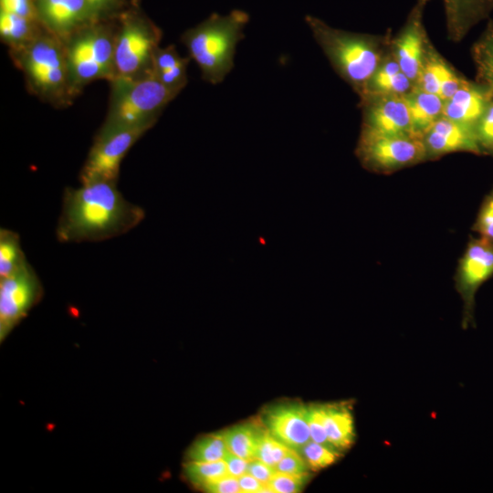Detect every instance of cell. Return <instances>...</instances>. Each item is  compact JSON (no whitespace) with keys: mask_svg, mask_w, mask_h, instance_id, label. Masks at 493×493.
Wrapping results in <instances>:
<instances>
[{"mask_svg":"<svg viewBox=\"0 0 493 493\" xmlns=\"http://www.w3.org/2000/svg\"><path fill=\"white\" fill-rule=\"evenodd\" d=\"M144 216L143 208L127 201L117 184L84 183L64 190L56 236L62 243L107 240L128 233Z\"/></svg>","mask_w":493,"mask_h":493,"instance_id":"cell-1","label":"cell"},{"mask_svg":"<svg viewBox=\"0 0 493 493\" xmlns=\"http://www.w3.org/2000/svg\"><path fill=\"white\" fill-rule=\"evenodd\" d=\"M305 21L334 71L360 97L390 50L392 35L356 33L332 27L306 16Z\"/></svg>","mask_w":493,"mask_h":493,"instance_id":"cell-2","label":"cell"},{"mask_svg":"<svg viewBox=\"0 0 493 493\" xmlns=\"http://www.w3.org/2000/svg\"><path fill=\"white\" fill-rule=\"evenodd\" d=\"M248 20V15L237 9L226 16L213 14L183 34L182 42L189 58L199 67L204 80L219 84L232 70L236 48L245 37Z\"/></svg>","mask_w":493,"mask_h":493,"instance_id":"cell-3","label":"cell"},{"mask_svg":"<svg viewBox=\"0 0 493 493\" xmlns=\"http://www.w3.org/2000/svg\"><path fill=\"white\" fill-rule=\"evenodd\" d=\"M25 77L27 90L54 107L69 106L73 95L63 41L44 31L25 48L10 52Z\"/></svg>","mask_w":493,"mask_h":493,"instance_id":"cell-4","label":"cell"},{"mask_svg":"<svg viewBox=\"0 0 493 493\" xmlns=\"http://www.w3.org/2000/svg\"><path fill=\"white\" fill-rule=\"evenodd\" d=\"M110 83L107 115L100 129H145L157 122L165 107L179 94L152 72L139 78L116 77Z\"/></svg>","mask_w":493,"mask_h":493,"instance_id":"cell-5","label":"cell"},{"mask_svg":"<svg viewBox=\"0 0 493 493\" xmlns=\"http://www.w3.org/2000/svg\"><path fill=\"white\" fill-rule=\"evenodd\" d=\"M116 28L103 21L91 22L63 41L73 95L91 82L115 76Z\"/></svg>","mask_w":493,"mask_h":493,"instance_id":"cell-6","label":"cell"},{"mask_svg":"<svg viewBox=\"0 0 493 493\" xmlns=\"http://www.w3.org/2000/svg\"><path fill=\"white\" fill-rule=\"evenodd\" d=\"M355 155L365 170L380 174L393 173L426 161L421 137L388 135L362 129Z\"/></svg>","mask_w":493,"mask_h":493,"instance_id":"cell-7","label":"cell"},{"mask_svg":"<svg viewBox=\"0 0 493 493\" xmlns=\"http://www.w3.org/2000/svg\"><path fill=\"white\" fill-rule=\"evenodd\" d=\"M162 39L161 30L149 20L127 15L116 28V77L139 78L152 72V56Z\"/></svg>","mask_w":493,"mask_h":493,"instance_id":"cell-8","label":"cell"},{"mask_svg":"<svg viewBox=\"0 0 493 493\" xmlns=\"http://www.w3.org/2000/svg\"><path fill=\"white\" fill-rule=\"evenodd\" d=\"M147 131L100 129L80 170V184L93 181L117 184L123 158Z\"/></svg>","mask_w":493,"mask_h":493,"instance_id":"cell-9","label":"cell"},{"mask_svg":"<svg viewBox=\"0 0 493 493\" xmlns=\"http://www.w3.org/2000/svg\"><path fill=\"white\" fill-rule=\"evenodd\" d=\"M43 295L42 283L29 263L0 278V341L37 305Z\"/></svg>","mask_w":493,"mask_h":493,"instance_id":"cell-10","label":"cell"},{"mask_svg":"<svg viewBox=\"0 0 493 493\" xmlns=\"http://www.w3.org/2000/svg\"><path fill=\"white\" fill-rule=\"evenodd\" d=\"M493 276V242L483 237L471 238L461 257L456 288L463 300L464 329L474 324L475 296L479 287Z\"/></svg>","mask_w":493,"mask_h":493,"instance_id":"cell-11","label":"cell"},{"mask_svg":"<svg viewBox=\"0 0 493 493\" xmlns=\"http://www.w3.org/2000/svg\"><path fill=\"white\" fill-rule=\"evenodd\" d=\"M429 0H415L404 24L392 37L391 52L402 71L415 85L427 43L430 41L424 24V15Z\"/></svg>","mask_w":493,"mask_h":493,"instance_id":"cell-12","label":"cell"},{"mask_svg":"<svg viewBox=\"0 0 493 493\" xmlns=\"http://www.w3.org/2000/svg\"><path fill=\"white\" fill-rule=\"evenodd\" d=\"M359 106L362 109V130L388 135L415 136L404 96H367L360 99Z\"/></svg>","mask_w":493,"mask_h":493,"instance_id":"cell-13","label":"cell"},{"mask_svg":"<svg viewBox=\"0 0 493 493\" xmlns=\"http://www.w3.org/2000/svg\"><path fill=\"white\" fill-rule=\"evenodd\" d=\"M260 422L275 438L296 451L310 440L308 405L303 403L270 405L262 412Z\"/></svg>","mask_w":493,"mask_h":493,"instance_id":"cell-14","label":"cell"},{"mask_svg":"<svg viewBox=\"0 0 493 493\" xmlns=\"http://www.w3.org/2000/svg\"><path fill=\"white\" fill-rule=\"evenodd\" d=\"M426 161L451 152H464L483 155L473 128L441 116L423 136Z\"/></svg>","mask_w":493,"mask_h":493,"instance_id":"cell-15","label":"cell"},{"mask_svg":"<svg viewBox=\"0 0 493 493\" xmlns=\"http://www.w3.org/2000/svg\"><path fill=\"white\" fill-rule=\"evenodd\" d=\"M44 27L62 41L93 22L85 0H35Z\"/></svg>","mask_w":493,"mask_h":493,"instance_id":"cell-16","label":"cell"},{"mask_svg":"<svg viewBox=\"0 0 493 493\" xmlns=\"http://www.w3.org/2000/svg\"><path fill=\"white\" fill-rule=\"evenodd\" d=\"M466 79L429 41L414 86L428 93L435 94L446 101L456 93Z\"/></svg>","mask_w":493,"mask_h":493,"instance_id":"cell-17","label":"cell"},{"mask_svg":"<svg viewBox=\"0 0 493 493\" xmlns=\"http://www.w3.org/2000/svg\"><path fill=\"white\" fill-rule=\"evenodd\" d=\"M446 35L458 43L493 12V0H442Z\"/></svg>","mask_w":493,"mask_h":493,"instance_id":"cell-18","label":"cell"},{"mask_svg":"<svg viewBox=\"0 0 493 493\" xmlns=\"http://www.w3.org/2000/svg\"><path fill=\"white\" fill-rule=\"evenodd\" d=\"M490 99L484 88L467 79L456 93L444 101L442 115L474 129Z\"/></svg>","mask_w":493,"mask_h":493,"instance_id":"cell-19","label":"cell"},{"mask_svg":"<svg viewBox=\"0 0 493 493\" xmlns=\"http://www.w3.org/2000/svg\"><path fill=\"white\" fill-rule=\"evenodd\" d=\"M414 87V84L402 71L390 49L368 81L363 93L359 98L362 99L372 95L405 96Z\"/></svg>","mask_w":493,"mask_h":493,"instance_id":"cell-20","label":"cell"},{"mask_svg":"<svg viewBox=\"0 0 493 493\" xmlns=\"http://www.w3.org/2000/svg\"><path fill=\"white\" fill-rule=\"evenodd\" d=\"M325 428L330 444L339 452L349 449L355 440L352 406L350 402L324 404Z\"/></svg>","mask_w":493,"mask_h":493,"instance_id":"cell-21","label":"cell"},{"mask_svg":"<svg viewBox=\"0 0 493 493\" xmlns=\"http://www.w3.org/2000/svg\"><path fill=\"white\" fill-rule=\"evenodd\" d=\"M190 58H183L173 45L155 48L152 73L167 88L180 93L187 84Z\"/></svg>","mask_w":493,"mask_h":493,"instance_id":"cell-22","label":"cell"},{"mask_svg":"<svg viewBox=\"0 0 493 493\" xmlns=\"http://www.w3.org/2000/svg\"><path fill=\"white\" fill-rule=\"evenodd\" d=\"M413 132L423 138L432 125L442 116L444 100L437 95L428 93L417 87L404 96Z\"/></svg>","mask_w":493,"mask_h":493,"instance_id":"cell-23","label":"cell"},{"mask_svg":"<svg viewBox=\"0 0 493 493\" xmlns=\"http://www.w3.org/2000/svg\"><path fill=\"white\" fill-rule=\"evenodd\" d=\"M46 30L40 21L0 12V37L9 53L25 48Z\"/></svg>","mask_w":493,"mask_h":493,"instance_id":"cell-24","label":"cell"},{"mask_svg":"<svg viewBox=\"0 0 493 493\" xmlns=\"http://www.w3.org/2000/svg\"><path fill=\"white\" fill-rule=\"evenodd\" d=\"M471 57L476 68L475 81L493 99V18L471 47Z\"/></svg>","mask_w":493,"mask_h":493,"instance_id":"cell-25","label":"cell"},{"mask_svg":"<svg viewBox=\"0 0 493 493\" xmlns=\"http://www.w3.org/2000/svg\"><path fill=\"white\" fill-rule=\"evenodd\" d=\"M262 423L247 422L223 431L226 447L232 453L246 460L256 458V451Z\"/></svg>","mask_w":493,"mask_h":493,"instance_id":"cell-26","label":"cell"},{"mask_svg":"<svg viewBox=\"0 0 493 493\" xmlns=\"http://www.w3.org/2000/svg\"><path fill=\"white\" fill-rule=\"evenodd\" d=\"M26 263L20 237L11 229H0V278L10 276Z\"/></svg>","mask_w":493,"mask_h":493,"instance_id":"cell-27","label":"cell"},{"mask_svg":"<svg viewBox=\"0 0 493 493\" xmlns=\"http://www.w3.org/2000/svg\"><path fill=\"white\" fill-rule=\"evenodd\" d=\"M227 451L223 431L214 432L197 438L188 448L189 461L214 462L222 460Z\"/></svg>","mask_w":493,"mask_h":493,"instance_id":"cell-28","label":"cell"},{"mask_svg":"<svg viewBox=\"0 0 493 493\" xmlns=\"http://www.w3.org/2000/svg\"><path fill=\"white\" fill-rule=\"evenodd\" d=\"M184 474L187 480L198 488L228 474L225 461L198 462L187 460L184 465Z\"/></svg>","mask_w":493,"mask_h":493,"instance_id":"cell-29","label":"cell"},{"mask_svg":"<svg viewBox=\"0 0 493 493\" xmlns=\"http://www.w3.org/2000/svg\"><path fill=\"white\" fill-rule=\"evenodd\" d=\"M298 452L301 455L309 468L313 470L331 466L341 456V452L311 439Z\"/></svg>","mask_w":493,"mask_h":493,"instance_id":"cell-30","label":"cell"},{"mask_svg":"<svg viewBox=\"0 0 493 493\" xmlns=\"http://www.w3.org/2000/svg\"><path fill=\"white\" fill-rule=\"evenodd\" d=\"M288 449L289 447L275 438L263 425L258 437L256 458L275 467Z\"/></svg>","mask_w":493,"mask_h":493,"instance_id":"cell-31","label":"cell"},{"mask_svg":"<svg viewBox=\"0 0 493 493\" xmlns=\"http://www.w3.org/2000/svg\"><path fill=\"white\" fill-rule=\"evenodd\" d=\"M474 131L483 155L493 156V99H490Z\"/></svg>","mask_w":493,"mask_h":493,"instance_id":"cell-32","label":"cell"},{"mask_svg":"<svg viewBox=\"0 0 493 493\" xmlns=\"http://www.w3.org/2000/svg\"><path fill=\"white\" fill-rule=\"evenodd\" d=\"M308 424L312 441L335 449L330 444L326 433L324 404H308Z\"/></svg>","mask_w":493,"mask_h":493,"instance_id":"cell-33","label":"cell"},{"mask_svg":"<svg viewBox=\"0 0 493 493\" xmlns=\"http://www.w3.org/2000/svg\"><path fill=\"white\" fill-rule=\"evenodd\" d=\"M309 479V474H288L276 471L267 483L274 493H296L303 489Z\"/></svg>","mask_w":493,"mask_h":493,"instance_id":"cell-34","label":"cell"},{"mask_svg":"<svg viewBox=\"0 0 493 493\" xmlns=\"http://www.w3.org/2000/svg\"><path fill=\"white\" fill-rule=\"evenodd\" d=\"M472 229L493 242V188L483 200Z\"/></svg>","mask_w":493,"mask_h":493,"instance_id":"cell-35","label":"cell"},{"mask_svg":"<svg viewBox=\"0 0 493 493\" xmlns=\"http://www.w3.org/2000/svg\"><path fill=\"white\" fill-rule=\"evenodd\" d=\"M1 11L39 20L35 0H0Z\"/></svg>","mask_w":493,"mask_h":493,"instance_id":"cell-36","label":"cell"},{"mask_svg":"<svg viewBox=\"0 0 493 493\" xmlns=\"http://www.w3.org/2000/svg\"><path fill=\"white\" fill-rule=\"evenodd\" d=\"M275 468L277 471L288 474H304L308 473L309 467L298 451L289 448Z\"/></svg>","mask_w":493,"mask_h":493,"instance_id":"cell-37","label":"cell"},{"mask_svg":"<svg viewBox=\"0 0 493 493\" xmlns=\"http://www.w3.org/2000/svg\"><path fill=\"white\" fill-rule=\"evenodd\" d=\"M202 489L209 493H242L238 478L229 474L207 483Z\"/></svg>","mask_w":493,"mask_h":493,"instance_id":"cell-38","label":"cell"},{"mask_svg":"<svg viewBox=\"0 0 493 493\" xmlns=\"http://www.w3.org/2000/svg\"><path fill=\"white\" fill-rule=\"evenodd\" d=\"M276 468L257 458L249 460L247 473L259 481L267 484L276 472Z\"/></svg>","mask_w":493,"mask_h":493,"instance_id":"cell-39","label":"cell"},{"mask_svg":"<svg viewBox=\"0 0 493 493\" xmlns=\"http://www.w3.org/2000/svg\"><path fill=\"white\" fill-rule=\"evenodd\" d=\"M93 22L101 21V16L108 14L117 5L119 0H85Z\"/></svg>","mask_w":493,"mask_h":493,"instance_id":"cell-40","label":"cell"},{"mask_svg":"<svg viewBox=\"0 0 493 493\" xmlns=\"http://www.w3.org/2000/svg\"><path fill=\"white\" fill-rule=\"evenodd\" d=\"M223 460L226 464L228 474L233 477L238 478L240 476L246 473L247 471L249 460L238 456L228 449L226 452Z\"/></svg>","mask_w":493,"mask_h":493,"instance_id":"cell-41","label":"cell"},{"mask_svg":"<svg viewBox=\"0 0 493 493\" xmlns=\"http://www.w3.org/2000/svg\"><path fill=\"white\" fill-rule=\"evenodd\" d=\"M242 493H262L266 484L247 472L238 477Z\"/></svg>","mask_w":493,"mask_h":493,"instance_id":"cell-42","label":"cell"}]
</instances>
